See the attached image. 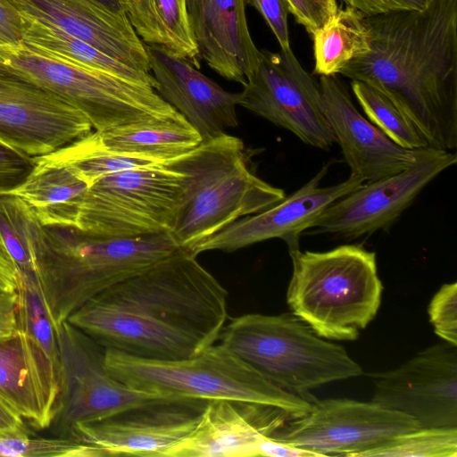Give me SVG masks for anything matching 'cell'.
Returning <instances> with one entry per match:
<instances>
[{
    "mask_svg": "<svg viewBox=\"0 0 457 457\" xmlns=\"http://www.w3.org/2000/svg\"><path fill=\"white\" fill-rule=\"evenodd\" d=\"M228 292L179 247L102 291L67 320L105 349L152 360L192 357L216 343Z\"/></svg>",
    "mask_w": 457,
    "mask_h": 457,
    "instance_id": "1",
    "label": "cell"
},
{
    "mask_svg": "<svg viewBox=\"0 0 457 457\" xmlns=\"http://www.w3.org/2000/svg\"><path fill=\"white\" fill-rule=\"evenodd\" d=\"M370 50L339 72L365 82L414 124L429 147L457 146V0L365 17Z\"/></svg>",
    "mask_w": 457,
    "mask_h": 457,
    "instance_id": "2",
    "label": "cell"
},
{
    "mask_svg": "<svg viewBox=\"0 0 457 457\" xmlns=\"http://www.w3.org/2000/svg\"><path fill=\"white\" fill-rule=\"evenodd\" d=\"M34 247L37 278L56 328L102 291L179 248L170 232L110 237L39 220Z\"/></svg>",
    "mask_w": 457,
    "mask_h": 457,
    "instance_id": "3",
    "label": "cell"
},
{
    "mask_svg": "<svg viewBox=\"0 0 457 457\" xmlns=\"http://www.w3.org/2000/svg\"><path fill=\"white\" fill-rule=\"evenodd\" d=\"M162 164L183 178L182 202L170 234L185 250L286 196L253 172L244 142L226 132Z\"/></svg>",
    "mask_w": 457,
    "mask_h": 457,
    "instance_id": "4",
    "label": "cell"
},
{
    "mask_svg": "<svg viewBox=\"0 0 457 457\" xmlns=\"http://www.w3.org/2000/svg\"><path fill=\"white\" fill-rule=\"evenodd\" d=\"M289 254L287 302L293 313L323 338L355 340L381 303L375 253L342 245L325 252L295 248Z\"/></svg>",
    "mask_w": 457,
    "mask_h": 457,
    "instance_id": "5",
    "label": "cell"
},
{
    "mask_svg": "<svg viewBox=\"0 0 457 457\" xmlns=\"http://www.w3.org/2000/svg\"><path fill=\"white\" fill-rule=\"evenodd\" d=\"M219 341L267 380L311 403V390L363 374L345 347L323 339L294 313L236 317Z\"/></svg>",
    "mask_w": 457,
    "mask_h": 457,
    "instance_id": "6",
    "label": "cell"
},
{
    "mask_svg": "<svg viewBox=\"0 0 457 457\" xmlns=\"http://www.w3.org/2000/svg\"><path fill=\"white\" fill-rule=\"evenodd\" d=\"M111 374L128 386L159 396L237 400L279 408L293 419L308 413L312 403L262 377L220 343L179 360H152L105 349Z\"/></svg>",
    "mask_w": 457,
    "mask_h": 457,
    "instance_id": "7",
    "label": "cell"
},
{
    "mask_svg": "<svg viewBox=\"0 0 457 457\" xmlns=\"http://www.w3.org/2000/svg\"><path fill=\"white\" fill-rule=\"evenodd\" d=\"M0 65L60 96L96 131L182 116L151 86L57 60L22 40L0 45Z\"/></svg>",
    "mask_w": 457,
    "mask_h": 457,
    "instance_id": "8",
    "label": "cell"
},
{
    "mask_svg": "<svg viewBox=\"0 0 457 457\" xmlns=\"http://www.w3.org/2000/svg\"><path fill=\"white\" fill-rule=\"evenodd\" d=\"M183 189L181 174L163 164L108 174L88 187L76 227L110 237L170 232Z\"/></svg>",
    "mask_w": 457,
    "mask_h": 457,
    "instance_id": "9",
    "label": "cell"
},
{
    "mask_svg": "<svg viewBox=\"0 0 457 457\" xmlns=\"http://www.w3.org/2000/svg\"><path fill=\"white\" fill-rule=\"evenodd\" d=\"M61 384L49 427L54 436L71 439L75 426L102 420L159 395L133 389L109 371L105 348L68 320L57 328Z\"/></svg>",
    "mask_w": 457,
    "mask_h": 457,
    "instance_id": "10",
    "label": "cell"
},
{
    "mask_svg": "<svg viewBox=\"0 0 457 457\" xmlns=\"http://www.w3.org/2000/svg\"><path fill=\"white\" fill-rule=\"evenodd\" d=\"M271 436L321 456L359 457L402 434L420 428L408 415L374 402L314 399L308 413L288 420Z\"/></svg>",
    "mask_w": 457,
    "mask_h": 457,
    "instance_id": "11",
    "label": "cell"
},
{
    "mask_svg": "<svg viewBox=\"0 0 457 457\" xmlns=\"http://www.w3.org/2000/svg\"><path fill=\"white\" fill-rule=\"evenodd\" d=\"M456 162V154L450 151L420 149L407 169L363 183L332 203L303 234L353 240L386 230L428 184Z\"/></svg>",
    "mask_w": 457,
    "mask_h": 457,
    "instance_id": "12",
    "label": "cell"
},
{
    "mask_svg": "<svg viewBox=\"0 0 457 457\" xmlns=\"http://www.w3.org/2000/svg\"><path fill=\"white\" fill-rule=\"evenodd\" d=\"M238 105L328 150L335 137L323 112L319 83L291 50L261 51L258 67L238 93Z\"/></svg>",
    "mask_w": 457,
    "mask_h": 457,
    "instance_id": "13",
    "label": "cell"
},
{
    "mask_svg": "<svg viewBox=\"0 0 457 457\" xmlns=\"http://www.w3.org/2000/svg\"><path fill=\"white\" fill-rule=\"evenodd\" d=\"M207 402L157 397L102 420L78 424L71 439L90 446L96 457H170L195 429Z\"/></svg>",
    "mask_w": 457,
    "mask_h": 457,
    "instance_id": "14",
    "label": "cell"
},
{
    "mask_svg": "<svg viewBox=\"0 0 457 457\" xmlns=\"http://www.w3.org/2000/svg\"><path fill=\"white\" fill-rule=\"evenodd\" d=\"M87 118L60 96L0 65V140L32 157L90 133Z\"/></svg>",
    "mask_w": 457,
    "mask_h": 457,
    "instance_id": "15",
    "label": "cell"
},
{
    "mask_svg": "<svg viewBox=\"0 0 457 457\" xmlns=\"http://www.w3.org/2000/svg\"><path fill=\"white\" fill-rule=\"evenodd\" d=\"M369 376L372 402L410 416L420 428L457 427L456 346L432 345L394 370Z\"/></svg>",
    "mask_w": 457,
    "mask_h": 457,
    "instance_id": "16",
    "label": "cell"
},
{
    "mask_svg": "<svg viewBox=\"0 0 457 457\" xmlns=\"http://www.w3.org/2000/svg\"><path fill=\"white\" fill-rule=\"evenodd\" d=\"M328 166L324 165L306 184L276 204L237 220L187 251L195 256L213 250L230 253L272 238L283 239L288 250L299 248L300 236L319 215L332 203L364 183L361 179L350 175L338 184L320 187Z\"/></svg>",
    "mask_w": 457,
    "mask_h": 457,
    "instance_id": "17",
    "label": "cell"
},
{
    "mask_svg": "<svg viewBox=\"0 0 457 457\" xmlns=\"http://www.w3.org/2000/svg\"><path fill=\"white\" fill-rule=\"evenodd\" d=\"M323 112L351 175L364 182L401 172L420 149L403 148L362 116L345 84L336 76H320Z\"/></svg>",
    "mask_w": 457,
    "mask_h": 457,
    "instance_id": "18",
    "label": "cell"
},
{
    "mask_svg": "<svg viewBox=\"0 0 457 457\" xmlns=\"http://www.w3.org/2000/svg\"><path fill=\"white\" fill-rule=\"evenodd\" d=\"M61 384V363L23 330L0 338V401L36 429L49 428Z\"/></svg>",
    "mask_w": 457,
    "mask_h": 457,
    "instance_id": "19",
    "label": "cell"
},
{
    "mask_svg": "<svg viewBox=\"0 0 457 457\" xmlns=\"http://www.w3.org/2000/svg\"><path fill=\"white\" fill-rule=\"evenodd\" d=\"M290 420L288 413L274 406L208 401L195 429L170 457H256L261 440Z\"/></svg>",
    "mask_w": 457,
    "mask_h": 457,
    "instance_id": "20",
    "label": "cell"
},
{
    "mask_svg": "<svg viewBox=\"0 0 457 457\" xmlns=\"http://www.w3.org/2000/svg\"><path fill=\"white\" fill-rule=\"evenodd\" d=\"M155 91L209 139L238 125L239 94L223 89L188 61L146 46Z\"/></svg>",
    "mask_w": 457,
    "mask_h": 457,
    "instance_id": "21",
    "label": "cell"
},
{
    "mask_svg": "<svg viewBox=\"0 0 457 457\" xmlns=\"http://www.w3.org/2000/svg\"><path fill=\"white\" fill-rule=\"evenodd\" d=\"M19 11L58 28L106 55L150 72L145 45L127 16L95 0H12Z\"/></svg>",
    "mask_w": 457,
    "mask_h": 457,
    "instance_id": "22",
    "label": "cell"
},
{
    "mask_svg": "<svg viewBox=\"0 0 457 457\" xmlns=\"http://www.w3.org/2000/svg\"><path fill=\"white\" fill-rule=\"evenodd\" d=\"M200 59L221 77L244 86L256 71L261 50L247 24L244 0H185Z\"/></svg>",
    "mask_w": 457,
    "mask_h": 457,
    "instance_id": "23",
    "label": "cell"
},
{
    "mask_svg": "<svg viewBox=\"0 0 457 457\" xmlns=\"http://www.w3.org/2000/svg\"><path fill=\"white\" fill-rule=\"evenodd\" d=\"M34 158L30 174L10 194L24 201L43 225L76 226L89 185L64 163L46 155Z\"/></svg>",
    "mask_w": 457,
    "mask_h": 457,
    "instance_id": "24",
    "label": "cell"
},
{
    "mask_svg": "<svg viewBox=\"0 0 457 457\" xmlns=\"http://www.w3.org/2000/svg\"><path fill=\"white\" fill-rule=\"evenodd\" d=\"M93 136L106 151L162 164L202 141L199 133L183 116L95 130Z\"/></svg>",
    "mask_w": 457,
    "mask_h": 457,
    "instance_id": "25",
    "label": "cell"
},
{
    "mask_svg": "<svg viewBox=\"0 0 457 457\" xmlns=\"http://www.w3.org/2000/svg\"><path fill=\"white\" fill-rule=\"evenodd\" d=\"M124 13L146 46L183 58L199 69V54L185 0H121Z\"/></svg>",
    "mask_w": 457,
    "mask_h": 457,
    "instance_id": "26",
    "label": "cell"
},
{
    "mask_svg": "<svg viewBox=\"0 0 457 457\" xmlns=\"http://www.w3.org/2000/svg\"><path fill=\"white\" fill-rule=\"evenodd\" d=\"M22 22V41L33 49L71 64L109 73L151 86L155 80L150 72L135 70L73 37L56 27L19 12Z\"/></svg>",
    "mask_w": 457,
    "mask_h": 457,
    "instance_id": "27",
    "label": "cell"
},
{
    "mask_svg": "<svg viewBox=\"0 0 457 457\" xmlns=\"http://www.w3.org/2000/svg\"><path fill=\"white\" fill-rule=\"evenodd\" d=\"M314 73L333 76L370 47L365 16L345 6L337 11L312 36Z\"/></svg>",
    "mask_w": 457,
    "mask_h": 457,
    "instance_id": "28",
    "label": "cell"
},
{
    "mask_svg": "<svg viewBox=\"0 0 457 457\" xmlns=\"http://www.w3.org/2000/svg\"><path fill=\"white\" fill-rule=\"evenodd\" d=\"M46 156L71 168L89 186L108 174L162 164L106 151L96 143L92 131Z\"/></svg>",
    "mask_w": 457,
    "mask_h": 457,
    "instance_id": "29",
    "label": "cell"
},
{
    "mask_svg": "<svg viewBox=\"0 0 457 457\" xmlns=\"http://www.w3.org/2000/svg\"><path fill=\"white\" fill-rule=\"evenodd\" d=\"M38 219L19 196L0 195V241L13 261L19 275L37 276L34 232Z\"/></svg>",
    "mask_w": 457,
    "mask_h": 457,
    "instance_id": "30",
    "label": "cell"
},
{
    "mask_svg": "<svg viewBox=\"0 0 457 457\" xmlns=\"http://www.w3.org/2000/svg\"><path fill=\"white\" fill-rule=\"evenodd\" d=\"M351 88L367 119L392 141L411 150L429 147L414 124L387 96L359 80H352Z\"/></svg>",
    "mask_w": 457,
    "mask_h": 457,
    "instance_id": "31",
    "label": "cell"
},
{
    "mask_svg": "<svg viewBox=\"0 0 457 457\" xmlns=\"http://www.w3.org/2000/svg\"><path fill=\"white\" fill-rule=\"evenodd\" d=\"M359 457H457V427L420 428Z\"/></svg>",
    "mask_w": 457,
    "mask_h": 457,
    "instance_id": "32",
    "label": "cell"
},
{
    "mask_svg": "<svg viewBox=\"0 0 457 457\" xmlns=\"http://www.w3.org/2000/svg\"><path fill=\"white\" fill-rule=\"evenodd\" d=\"M0 456L5 457H96L94 450L73 439L0 436Z\"/></svg>",
    "mask_w": 457,
    "mask_h": 457,
    "instance_id": "33",
    "label": "cell"
},
{
    "mask_svg": "<svg viewBox=\"0 0 457 457\" xmlns=\"http://www.w3.org/2000/svg\"><path fill=\"white\" fill-rule=\"evenodd\" d=\"M435 333L445 342L457 346V283L444 284L428 306Z\"/></svg>",
    "mask_w": 457,
    "mask_h": 457,
    "instance_id": "34",
    "label": "cell"
},
{
    "mask_svg": "<svg viewBox=\"0 0 457 457\" xmlns=\"http://www.w3.org/2000/svg\"><path fill=\"white\" fill-rule=\"evenodd\" d=\"M36 165L35 158L0 140V195L19 187Z\"/></svg>",
    "mask_w": 457,
    "mask_h": 457,
    "instance_id": "35",
    "label": "cell"
},
{
    "mask_svg": "<svg viewBox=\"0 0 457 457\" xmlns=\"http://www.w3.org/2000/svg\"><path fill=\"white\" fill-rule=\"evenodd\" d=\"M295 21L312 37L339 8L338 0H287Z\"/></svg>",
    "mask_w": 457,
    "mask_h": 457,
    "instance_id": "36",
    "label": "cell"
},
{
    "mask_svg": "<svg viewBox=\"0 0 457 457\" xmlns=\"http://www.w3.org/2000/svg\"><path fill=\"white\" fill-rule=\"evenodd\" d=\"M255 8L272 31L281 50H291L288 32L289 6L287 0H244Z\"/></svg>",
    "mask_w": 457,
    "mask_h": 457,
    "instance_id": "37",
    "label": "cell"
},
{
    "mask_svg": "<svg viewBox=\"0 0 457 457\" xmlns=\"http://www.w3.org/2000/svg\"><path fill=\"white\" fill-rule=\"evenodd\" d=\"M365 17L399 11L423 10L434 0H342Z\"/></svg>",
    "mask_w": 457,
    "mask_h": 457,
    "instance_id": "38",
    "label": "cell"
},
{
    "mask_svg": "<svg viewBox=\"0 0 457 457\" xmlns=\"http://www.w3.org/2000/svg\"><path fill=\"white\" fill-rule=\"evenodd\" d=\"M22 39V22L12 0H0V45L17 44Z\"/></svg>",
    "mask_w": 457,
    "mask_h": 457,
    "instance_id": "39",
    "label": "cell"
},
{
    "mask_svg": "<svg viewBox=\"0 0 457 457\" xmlns=\"http://www.w3.org/2000/svg\"><path fill=\"white\" fill-rule=\"evenodd\" d=\"M257 456L269 457H320L318 453L289 445L271 436H264L259 443Z\"/></svg>",
    "mask_w": 457,
    "mask_h": 457,
    "instance_id": "40",
    "label": "cell"
},
{
    "mask_svg": "<svg viewBox=\"0 0 457 457\" xmlns=\"http://www.w3.org/2000/svg\"><path fill=\"white\" fill-rule=\"evenodd\" d=\"M17 329V293L0 292V338Z\"/></svg>",
    "mask_w": 457,
    "mask_h": 457,
    "instance_id": "41",
    "label": "cell"
},
{
    "mask_svg": "<svg viewBox=\"0 0 457 457\" xmlns=\"http://www.w3.org/2000/svg\"><path fill=\"white\" fill-rule=\"evenodd\" d=\"M18 285V270L0 241V292H16Z\"/></svg>",
    "mask_w": 457,
    "mask_h": 457,
    "instance_id": "42",
    "label": "cell"
},
{
    "mask_svg": "<svg viewBox=\"0 0 457 457\" xmlns=\"http://www.w3.org/2000/svg\"><path fill=\"white\" fill-rule=\"evenodd\" d=\"M28 435L24 420L0 401V436Z\"/></svg>",
    "mask_w": 457,
    "mask_h": 457,
    "instance_id": "43",
    "label": "cell"
},
{
    "mask_svg": "<svg viewBox=\"0 0 457 457\" xmlns=\"http://www.w3.org/2000/svg\"><path fill=\"white\" fill-rule=\"evenodd\" d=\"M117 13H124L121 0H95ZM125 14V13H124Z\"/></svg>",
    "mask_w": 457,
    "mask_h": 457,
    "instance_id": "44",
    "label": "cell"
}]
</instances>
